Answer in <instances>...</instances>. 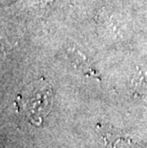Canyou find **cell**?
I'll return each instance as SVG.
<instances>
[{
  "label": "cell",
  "mask_w": 147,
  "mask_h": 148,
  "mask_svg": "<svg viewBox=\"0 0 147 148\" xmlns=\"http://www.w3.org/2000/svg\"><path fill=\"white\" fill-rule=\"evenodd\" d=\"M98 133L104 140V143L110 148H129L136 145V141L127 135L116 130L107 125H98Z\"/></svg>",
  "instance_id": "2"
},
{
  "label": "cell",
  "mask_w": 147,
  "mask_h": 148,
  "mask_svg": "<svg viewBox=\"0 0 147 148\" xmlns=\"http://www.w3.org/2000/svg\"><path fill=\"white\" fill-rule=\"evenodd\" d=\"M54 102V89L45 78L34 80L20 90L14 101L18 112L30 124L39 126Z\"/></svg>",
  "instance_id": "1"
}]
</instances>
